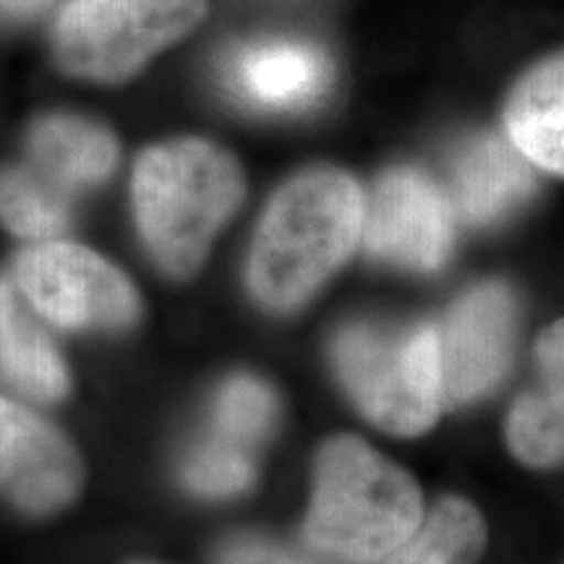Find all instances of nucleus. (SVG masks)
<instances>
[{"mask_svg":"<svg viewBox=\"0 0 564 564\" xmlns=\"http://www.w3.org/2000/svg\"><path fill=\"white\" fill-rule=\"evenodd\" d=\"M364 192L340 167L316 165L274 192L253 232L249 288L270 312H293L345 264L364 230Z\"/></svg>","mask_w":564,"mask_h":564,"instance_id":"f257e3e1","label":"nucleus"},{"mask_svg":"<svg viewBox=\"0 0 564 564\" xmlns=\"http://www.w3.org/2000/svg\"><path fill=\"white\" fill-rule=\"evenodd\" d=\"M246 194L243 171L228 150L183 137L141 152L131 178L137 228L147 251L173 278H188L207 259L217 232Z\"/></svg>","mask_w":564,"mask_h":564,"instance_id":"f03ea898","label":"nucleus"},{"mask_svg":"<svg viewBox=\"0 0 564 564\" xmlns=\"http://www.w3.org/2000/svg\"><path fill=\"white\" fill-rule=\"evenodd\" d=\"M423 523L411 474L358 436L324 442L303 535L316 552L348 564L390 560Z\"/></svg>","mask_w":564,"mask_h":564,"instance_id":"7ed1b4c3","label":"nucleus"},{"mask_svg":"<svg viewBox=\"0 0 564 564\" xmlns=\"http://www.w3.org/2000/svg\"><path fill=\"white\" fill-rule=\"evenodd\" d=\"M333 366L358 411L387 434L419 436L444 411L436 324H345L333 340Z\"/></svg>","mask_w":564,"mask_h":564,"instance_id":"20e7f679","label":"nucleus"},{"mask_svg":"<svg viewBox=\"0 0 564 564\" xmlns=\"http://www.w3.org/2000/svg\"><path fill=\"white\" fill-rule=\"evenodd\" d=\"M207 17V0H68L53 26L63 74L121 84Z\"/></svg>","mask_w":564,"mask_h":564,"instance_id":"39448f33","label":"nucleus"},{"mask_svg":"<svg viewBox=\"0 0 564 564\" xmlns=\"http://www.w3.org/2000/svg\"><path fill=\"white\" fill-rule=\"evenodd\" d=\"M13 274L34 312L63 329H123L139 316L131 280L79 243H34L19 253Z\"/></svg>","mask_w":564,"mask_h":564,"instance_id":"423d86ee","label":"nucleus"},{"mask_svg":"<svg viewBox=\"0 0 564 564\" xmlns=\"http://www.w3.org/2000/svg\"><path fill=\"white\" fill-rule=\"evenodd\" d=\"M455 207L426 173L387 171L364 204L361 243L377 262L434 272L449 259Z\"/></svg>","mask_w":564,"mask_h":564,"instance_id":"0eeeda50","label":"nucleus"},{"mask_svg":"<svg viewBox=\"0 0 564 564\" xmlns=\"http://www.w3.org/2000/svg\"><path fill=\"white\" fill-rule=\"evenodd\" d=\"M444 408L468 405L505 379L518 335V301L505 282L463 293L436 324Z\"/></svg>","mask_w":564,"mask_h":564,"instance_id":"6e6552de","label":"nucleus"},{"mask_svg":"<svg viewBox=\"0 0 564 564\" xmlns=\"http://www.w3.org/2000/svg\"><path fill=\"white\" fill-rule=\"evenodd\" d=\"M84 486L82 457L53 423L0 394V497L30 514H51Z\"/></svg>","mask_w":564,"mask_h":564,"instance_id":"1a4fd4ad","label":"nucleus"},{"mask_svg":"<svg viewBox=\"0 0 564 564\" xmlns=\"http://www.w3.org/2000/svg\"><path fill=\"white\" fill-rule=\"evenodd\" d=\"M505 434L512 455L531 468L564 463V319L535 340L533 379L514 400Z\"/></svg>","mask_w":564,"mask_h":564,"instance_id":"9d476101","label":"nucleus"},{"mask_svg":"<svg viewBox=\"0 0 564 564\" xmlns=\"http://www.w3.org/2000/svg\"><path fill=\"white\" fill-rule=\"evenodd\" d=\"M26 158L34 171L70 196L110 178L118 165V141L91 118L47 112L26 131Z\"/></svg>","mask_w":564,"mask_h":564,"instance_id":"9b49d317","label":"nucleus"},{"mask_svg":"<svg viewBox=\"0 0 564 564\" xmlns=\"http://www.w3.org/2000/svg\"><path fill=\"white\" fill-rule=\"evenodd\" d=\"M230 82L241 100L264 110H295L319 100L327 89V58L291 40H264L246 45L230 63Z\"/></svg>","mask_w":564,"mask_h":564,"instance_id":"f8f14e48","label":"nucleus"},{"mask_svg":"<svg viewBox=\"0 0 564 564\" xmlns=\"http://www.w3.org/2000/svg\"><path fill=\"white\" fill-rule=\"evenodd\" d=\"M533 188L531 160L510 137H476L453 162V207L463 220L486 225L510 215Z\"/></svg>","mask_w":564,"mask_h":564,"instance_id":"ddd939ff","label":"nucleus"},{"mask_svg":"<svg viewBox=\"0 0 564 564\" xmlns=\"http://www.w3.org/2000/svg\"><path fill=\"white\" fill-rule=\"evenodd\" d=\"M505 129L533 165L564 175V53L539 63L514 84Z\"/></svg>","mask_w":564,"mask_h":564,"instance_id":"4468645a","label":"nucleus"},{"mask_svg":"<svg viewBox=\"0 0 564 564\" xmlns=\"http://www.w3.org/2000/svg\"><path fill=\"white\" fill-rule=\"evenodd\" d=\"M0 377L21 394L53 403L68 392V369L51 337L0 278Z\"/></svg>","mask_w":564,"mask_h":564,"instance_id":"2eb2a0df","label":"nucleus"},{"mask_svg":"<svg viewBox=\"0 0 564 564\" xmlns=\"http://www.w3.org/2000/svg\"><path fill=\"white\" fill-rule=\"evenodd\" d=\"M486 541L484 514L460 497H444L387 564H478Z\"/></svg>","mask_w":564,"mask_h":564,"instance_id":"dca6fc26","label":"nucleus"},{"mask_svg":"<svg viewBox=\"0 0 564 564\" xmlns=\"http://www.w3.org/2000/svg\"><path fill=\"white\" fill-rule=\"evenodd\" d=\"M0 223L13 236L26 238V241H55L70 225L68 194L34 171L30 162L3 167L0 171Z\"/></svg>","mask_w":564,"mask_h":564,"instance_id":"f3484780","label":"nucleus"},{"mask_svg":"<svg viewBox=\"0 0 564 564\" xmlns=\"http://www.w3.org/2000/svg\"><path fill=\"white\" fill-rule=\"evenodd\" d=\"M280 421V400L264 379L236 373L217 387L212 400V432L253 449Z\"/></svg>","mask_w":564,"mask_h":564,"instance_id":"a211bd4d","label":"nucleus"},{"mask_svg":"<svg viewBox=\"0 0 564 564\" xmlns=\"http://www.w3.org/2000/svg\"><path fill=\"white\" fill-rule=\"evenodd\" d=\"M181 476L186 489L199 494V497L225 499L249 489L257 468H253L249 447L212 432L207 440L188 449Z\"/></svg>","mask_w":564,"mask_h":564,"instance_id":"6ab92c4d","label":"nucleus"},{"mask_svg":"<svg viewBox=\"0 0 564 564\" xmlns=\"http://www.w3.org/2000/svg\"><path fill=\"white\" fill-rule=\"evenodd\" d=\"M215 564H319L293 549L274 544L262 535H236L225 541L215 556Z\"/></svg>","mask_w":564,"mask_h":564,"instance_id":"aec40b11","label":"nucleus"},{"mask_svg":"<svg viewBox=\"0 0 564 564\" xmlns=\"http://www.w3.org/2000/svg\"><path fill=\"white\" fill-rule=\"evenodd\" d=\"M53 0H0V17L30 19L34 13L45 11Z\"/></svg>","mask_w":564,"mask_h":564,"instance_id":"412c9836","label":"nucleus"},{"mask_svg":"<svg viewBox=\"0 0 564 564\" xmlns=\"http://www.w3.org/2000/svg\"><path fill=\"white\" fill-rule=\"evenodd\" d=\"M141 564H147V562H141Z\"/></svg>","mask_w":564,"mask_h":564,"instance_id":"4be33fe9","label":"nucleus"}]
</instances>
